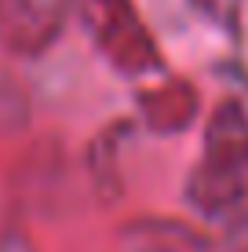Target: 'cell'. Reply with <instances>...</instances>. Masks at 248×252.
Returning a JSON list of instances; mask_svg holds the SVG:
<instances>
[{
    "instance_id": "6da1fadb",
    "label": "cell",
    "mask_w": 248,
    "mask_h": 252,
    "mask_svg": "<svg viewBox=\"0 0 248 252\" xmlns=\"http://www.w3.org/2000/svg\"><path fill=\"white\" fill-rule=\"evenodd\" d=\"M95 26L106 51L132 73L161 69V51L150 40L146 26L135 19L128 0H95Z\"/></svg>"
},
{
    "instance_id": "5b68a950",
    "label": "cell",
    "mask_w": 248,
    "mask_h": 252,
    "mask_svg": "<svg viewBox=\"0 0 248 252\" xmlns=\"http://www.w3.org/2000/svg\"><path fill=\"white\" fill-rule=\"evenodd\" d=\"M230 223H226V245L234 252H248V201H241L234 212H226Z\"/></svg>"
},
{
    "instance_id": "7a4b0ae2",
    "label": "cell",
    "mask_w": 248,
    "mask_h": 252,
    "mask_svg": "<svg viewBox=\"0 0 248 252\" xmlns=\"http://www.w3.org/2000/svg\"><path fill=\"white\" fill-rule=\"evenodd\" d=\"M186 197L197 208L212 212V216L234 212L241 201H248V168L245 164L204 158L197 168H193L190 183H186Z\"/></svg>"
},
{
    "instance_id": "277c9868",
    "label": "cell",
    "mask_w": 248,
    "mask_h": 252,
    "mask_svg": "<svg viewBox=\"0 0 248 252\" xmlns=\"http://www.w3.org/2000/svg\"><path fill=\"white\" fill-rule=\"evenodd\" d=\"M204 158L248 168V110L241 102L226 99L208 117V125H204Z\"/></svg>"
},
{
    "instance_id": "3957f363",
    "label": "cell",
    "mask_w": 248,
    "mask_h": 252,
    "mask_svg": "<svg viewBox=\"0 0 248 252\" xmlns=\"http://www.w3.org/2000/svg\"><path fill=\"white\" fill-rule=\"evenodd\" d=\"M201 99L197 88L183 77H172L165 81L161 88H153L146 99H142V114H146V125L161 135H172V132H186V128L197 121Z\"/></svg>"
}]
</instances>
